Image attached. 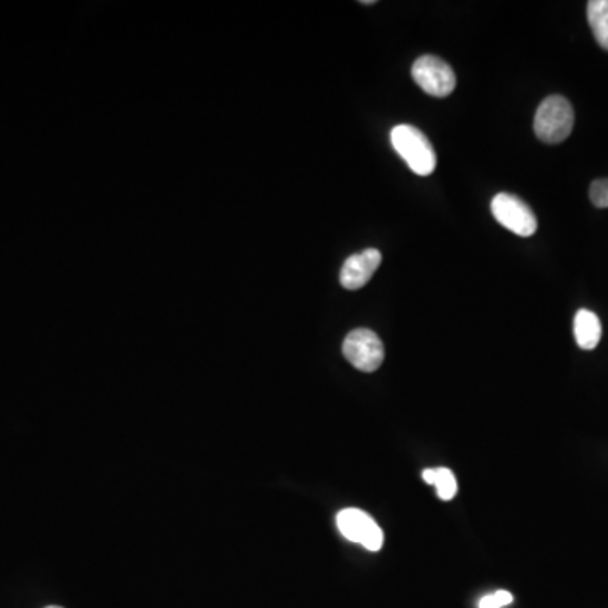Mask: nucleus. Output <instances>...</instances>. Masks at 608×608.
Wrapping results in <instances>:
<instances>
[{"label": "nucleus", "instance_id": "1", "mask_svg": "<svg viewBox=\"0 0 608 608\" xmlns=\"http://www.w3.org/2000/svg\"><path fill=\"white\" fill-rule=\"evenodd\" d=\"M391 144L413 173L429 176L435 171V149L418 127L408 124L396 125L391 131Z\"/></svg>", "mask_w": 608, "mask_h": 608}, {"label": "nucleus", "instance_id": "2", "mask_svg": "<svg viewBox=\"0 0 608 608\" xmlns=\"http://www.w3.org/2000/svg\"><path fill=\"white\" fill-rule=\"evenodd\" d=\"M575 125V112L561 95L544 98L534 117V132L539 141L560 144L570 137Z\"/></svg>", "mask_w": 608, "mask_h": 608}, {"label": "nucleus", "instance_id": "3", "mask_svg": "<svg viewBox=\"0 0 608 608\" xmlns=\"http://www.w3.org/2000/svg\"><path fill=\"white\" fill-rule=\"evenodd\" d=\"M343 355L355 369L362 372H375L384 362V343L377 337V333L367 328H357L348 333L343 342Z\"/></svg>", "mask_w": 608, "mask_h": 608}, {"label": "nucleus", "instance_id": "4", "mask_svg": "<svg viewBox=\"0 0 608 608\" xmlns=\"http://www.w3.org/2000/svg\"><path fill=\"white\" fill-rule=\"evenodd\" d=\"M492 215L502 227L519 237H531L538 230V218L526 201L511 193H499L492 200Z\"/></svg>", "mask_w": 608, "mask_h": 608}, {"label": "nucleus", "instance_id": "5", "mask_svg": "<svg viewBox=\"0 0 608 608\" xmlns=\"http://www.w3.org/2000/svg\"><path fill=\"white\" fill-rule=\"evenodd\" d=\"M411 73L416 85L431 97L445 98L455 90V71L438 56H421L414 61Z\"/></svg>", "mask_w": 608, "mask_h": 608}, {"label": "nucleus", "instance_id": "6", "mask_svg": "<svg viewBox=\"0 0 608 608\" xmlns=\"http://www.w3.org/2000/svg\"><path fill=\"white\" fill-rule=\"evenodd\" d=\"M338 531L342 532L343 538L360 544L369 551H380L384 544V531L379 524L360 509H343L337 514Z\"/></svg>", "mask_w": 608, "mask_h": 608}, {"label": "nucleus", "instance_id": "7", "mask_svg": "<svg viewBox=\"0 0 608 608\" xmlns=\"http://www.w3.org/2000/svg\"><path fill=\"white\" fill-rule=\"evenodd\" d=\"M382 262V254L377 249H365L348 257L340 271V283L348 291H357L369 283Z\"/></svg>", "mask_w": 608, "mask_h": 608}, {"label": "nucleus", "instance_id": "8", "mask_svg": "<svg viewBox=\"0 0 608 608\" xmlns=\"http://www.w3.org/2000/svg\"><path fill=\"white\" fill-rule=\"evenodd\" d=\"M573 330H575L576 343L583 350H593L602 338V323L590 310H580L576 313Z\"/></svg>", "mask_w": 608, "mask_h": 608}, {"label": "nucleus", "instance_id": "9", "mask_svg": "<svg viewBox=\"0 0 608 608\" xmlns=\"http://www.w3.org/2000/svg\"><path fill=\"white\" fill-rule=\"evenodd\" d=\"M423 480L428 485H435L441 500L448 502V500L455 499L458 484H456L455 475L450 468H426L423 472Z\"/></svg>", "mask_w": 608, "mask_h": 608}, {"label": "nucleus", "instance_id": "10", "mask_svg": "<svg viewBox=\"0 0 608 608\" xmlns=\"http://www.w3.org/2000/svg\"><path fill=\"white\" fill-rule=\"evenodd\" d=\"M588 22L597 43L608 51V0H592L587 7Z\"/></svg>", "mask_w": 608, "mask_h": 608}, {"label": "nucleus", "instance_id": "11", "mask_svg": "<svg viewBox=\"0 0 608 608\" xmlns=\"http://www.w3.org/2000/svg\"><path fill=\"white\" fill-rule=\"evenodd\" d=\"M590 200L597 208H608V180L593 181L590 186Z\"/></svg>", "mask_w": 608, "mask_h": 608}, {"label": "nucleus", "instance_id": "12", "mask_svg": "<svg viewBox=\"0 0 608 608\" xmlns=\"http://www.w3.org/2000/svg\"><path fill=\"white\" fill-rule=\"evenodd\" d=\"M514 597H512V593L505 592V590H499V592L492 593V595H487V597L482 598L480 603H478V607L480 608H502L507 607L509 603H512Z\"/></svg>", "mask_w": 608, "mask_h": 608}, {"label": "nucleus", "instance_id": "13", "mask_svg": "<svg viewBox=\"0 0 608 608\" xmlns=\"http://www.w3.org/2000/svg\"><path fill=\"white\" fill-rule=\"evenodd\" d=\"M46 608H63V607H56V605H51V607H46Z\"/></svg>", "mask_w": 608, "mask_h": 608}]
</instances>
